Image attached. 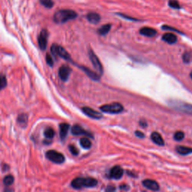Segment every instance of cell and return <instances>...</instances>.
Returning <instances> with one entry per match:
<instances>
[{
	"label": "cell",
	"instance_id": "35",
	"mask_svg": "<svg viewBox=\"0 0 192 192\" xmlns=\"http://www.w3.org/2000/svg\"><path fill=\"white\" fill-rule=\"evenodd\" d=\"M116 191V188H115V186L114 185H108L106 188V192H115Z\"/></svg>",
	"mask_w": 192,
	"mask_h": 192
},
{
	"label": "cell",
	"instance_id": "22",
	"mask_svg": "<svg viewBox=\"0 0 192 192\" xmlns=\"http://www.w3.org/2000/svg\"><path fill=\"white\" fill-rule=\"evenodd\" d=\"M17 122L20 126L25 127L27 125L28 122V116L26 114H22L19 115L18 118H17Z\"/></svg>",
	"mask_w": 192,
	"mask_h": 192
},
{
	"label": "cell",
	"instance_id": "27",
	"mask_svg": "<svg viewBox=\"0 0 192 192\" xmlns=\"http://www.w3.org/2000/svg\"><path fill=\"white\" fill-rule=\"evenodd\" d=\"M168 5L173 9H179L181 8L179 2L177 0H170L168 2Z\"/></svg>",
	"mask_w": 192,
	"mask_h": 192
},
{
	"label": "cell",
	"instance_id": "6",
	"mask_svg": "<svg viewBox=\"0 0 192 192\" xmlns=\"http://www.w3.org/2000/svg\"><path fill=\"white\" fill-rule=\"evenodd\" d=\"M170 106L181 112L186 113L188 114H192V105L182 101H171Z\"/></svg>",
	"mask_w": 192,
	"mask_h": 192
},
{
	"label": "cell",
	"instance_id": "25",
	"mask_svg": "<svg viewBox=\"0 0 192 192\" xmlns=\"http://www.w3.org/2000/svg\"><path fill=\"white\" fill-rule=\"evenodd\" d=\"M40 2L41 5H43L45 8H53V5H54L53 0H40Z\"/></svg>",
	"mask_w": 192,
	"mask_h": 192
},
{
	"label": "cell",
	"instance_id": "24",
	"mask_svg": "<svg viewBox=\"0 0 192 192\" xmlns=\"http://www.w3.org/2000/svg\"><path fill=\"white\" fill-rule=\"evenodd\" d=\"M182 60L185 63L188 64L192 62V54L191 53L188 52H185L184 54L182 55Z\"/></svg>",
	"mask_w": 192,
	"mask_h": 192
},
{
	"label": "cell",
	"instance_id": "20",
	"mask_svg": "<svg viewBox=\"0 0 192 192\" xmlns=\"http://www.w3.org/2000/svg\"><path fill=\"white\" fill-rule=\"evenodd\" d=\"M176 152L179 155H187L192 153V148L185 146H179L176 147Z\"/></svg>",
	"mask_w": 192,
	"mask_h": 192
},
{
	"label": "cell",
	"instance_id": "34",
	"mask_svg": "<svg viewBox=\"0 0 192 192\" xmlns=\"http://www.w3.org/2000/svg\"><path fill=\"white\" fill-rule=\"evenodd\" d=\"M118 15L120 16V17H122L124 19H127V20H133V21H138V20L137 19H134L133 18V17H128V16L125 15V14H118Z\"/></svg>",
	"mask_w": 192,
	"mask_h": 192
},
{
	"label": "cell",
	"instance_id": "15",
	"mask_svg": "<svg viewBox=\"0 0 192 192\" xmlns=\"http://www.w3.org/2000/svg\"><path fill=\"white\" fill-rule=\"evenodd\" d=\"M140 33L146 37H154L157 35V31L150 27H143L140 29Z\"/></svg>",
	"mask_w": 192,
	"mask_h": 192
},
{
	"label": "cell",
	"instance_id": "10",
	"mask_svg": "<svg viewBox=\"0 0 192 192\" xmlns=\"http://www.w3.org/2000/svg\"><path fill=\"white\" fill-rule=\"evenodd\" d=\"M71 72V69L68 65H62L59 70V76L62 81H67L69 80Z\"/></svg>",
	"mask_w": 192,
	"mask_h": 192
},
{
	"label": "cell",
	"instance_id": "13",
	"mask_svg": "<svg viewBox=\"0 0 192 192\" xmlns=\"http://www.w3.org/2000/svg\"><path fill=\"white\" fill-rule=\"evenodd\" d=\"M143 185L144 187L151 190V191H156L159 190V185L158 184L157 182L152 180V179H146L143 182Z\"/></svg>",
	"mask_w": 192,
	"mask_h": 192
},
{
	"label": "cell",
	"instance_id": "39",
	"mask_svg": "<svg viewBox=\"0 0 192 192\" xmlns=\"http://www.w3.org/2000/svg\"><path fill=\"white\" fill-rule=\"evenodd\" d=\"M4 192H13V191H12L11 188H6V189L5 190Z\"/></svg>",
	"mask_w": 192,
	"mask_h": 192
},
{
	"label": "cell",
	"instance_id": "8",
	"mask_svg": "<svg viewBox=\"0 0 192 192\" xmlns=\"http://www.w3.org/2000/svg\"><path fill=\"white\" fill-rule=\"evenodd\" d=\"M47 37L48 32L46 29L41 30L40 35H39L38 41L39 47L41 51H45L47 46Z\"/></svg>",
	"mask_w": 192,
	"mask_h": 192
},
{
	"label": "cell",
	"instance_id": "4",
	"mask_svg": "<svg viewBox=\"0 0 192 192\" xmlns=\"http://www.w3.org/2000/svg\"><path fill=\"white\" fill-rule=\"evenodd\" d=\"M51 51V53H53V55L54 56H60L61 58L64 59L65 60L70 61V62H71V56H70L69 53H68V52L66 51L62 46H60V45H58V44H52Z\"/></svg>",
	"mask_w": 192,
	"mask_h": 192
},
{
	"label": "cell",
	"instance_id": "28",
	"mask_svg": "<svg viewBox=\"0 0 192 192\" xmlns=\"http://www.w3.org/2000/svg\"><path fill=\"white\" fill-rule=\"evenodd\" d=\"M55 135V132L53 130V129L49 128H47L45 131H44V136L48 139H52Z\"/></svg>",
	"mask_w": 192,
	"mask_h": 192
},
{
	"label": "cell",
	"instance_id": "30",
	"mask_svg": "<svg viewBox=\"0 0 192 192\" xmlns=\"http://www.w3.org/2000/svg\"><path fill=\"white\" fill-rule=\"evenodd\" d=\"M184 137H185V134L182 132H176L175 134H174V136H173L174 140L176 141H182V140L184 139Z\"/></svg>",
	"mask_w": 192,
	"mask_h": 192
},
{
	"label": "cell",
	"instance_id": "32",
	"mask_svg": "<svg viewBox=\"0 0 192 192\" xmlns=\"http://www.w3.org/2000/svg\"><path fill=\"white\" fill-rule=\"evenodd\" d=\"M46 62H47V63L48 65H50L51 67H52V66L53 65V59H52V57L51 56V55H50V54H47Z\"/></svg>",
	"mask_w": 192,
	"mask_h": 192
},
{
	"label": "cell",
	"instance_id": "9",
	"mask_svg": "<svg viewBox=\"0 0 192 192\" xmlns=\"http://www.w3.org/2000/svg\"><path fill=\"white\" fill-rule=\"evenodd\" d=\"M83 112L87 116H89V117L92 118V119H99L102 118V114L98 111H96L93 109L90 108V107H83L82 108Z\"/></svg>",
	"mask_w": 192,
	"mask_h": 192
},
{
	"label": "cell",
	"instance_id": "3",
	"mask_svg": "<svg viewBox=\"0 0 192 192\" xmlns=\"http://www.w3.org/2000/svg\"><path fill=\"white\" fill-rule=\"evenodd\" d=\"M124 107L119 103H113L110 105H105L100 107V110L106 114H116L123 112Z\"/></svg>",
	"mask_w": 192,
	"mask_h": 192
},
{
	"label": "cell",
	"instance_id": "12",
	"mask_svg": "<svg viewBox=\"0 0 192 192\" xmlns=\"http://www.w3.org/2000/svg\"><path fill=\"white\" fill-rule=\"evenodd\" d=\"M123 175V170L121 167L115 166L110 171V176L112 179H119Z\"/></svg>",
	"mask_w": 192,
	"mask_h": 192
},
{
	"label": "cell",
	"instance_id": "37",
	"mask_svg": "<svg viewBox=\"0 0 192 192\" xmlns=\"http://www.w3.org/2000/svg\"><path fill=\"white\" fill-rule=\"evenodd\" d=\"M140 125H141L142 127H143V128H146V127L147 126L146 122L144 121V120H141V121L140 122Z\"/></svg>",
	"mask_w": 192,
	"mask_h": 192
},
{
	"label": "cell",
	"instance_id": "40",
	"mask_svg": "<svg viewBox=\"0 0 192 192\" xmlns=\"http://www.w3.org/2000/svg\"><path fill=\"white\" fill-rule=\"evenodd\" d=\"M190 77H191V78L192 79V71L191 72V74H190Z\"/></svg>",
	"mask_w": 192,
	"mask_h": 192
},
{
	"label": "cell",
	"instance_id": "26",
	"mask_svg": "<svg viewBox=\"0 0 192 192\" xmlns=\"http://www.w3.org/2000/svg\"><path fill=\"white\" fill-rule=\"evenodd\" d=\"M14 177L11 175H8L5 177L4 179H3V183L6 186H9L13 184L14 182Z\"/></svg>",
	"mask_w": 192,
	"mask_h": 192
},
{
	"label": "cell",
	"instance_id": "36",
	"mask_svg": "<svg viewBox=\"0 0 192 192\" xmlns=\"http://www.w3.org/2000/svg\"><path fill=\"white\" fill-rule=\"evenodd\" d=\"M135 135L137 136V137H140V138H143V137H144V134H143V132H140V131H136V132H135Z\"/></svg>",
	"mask_w": 192,
	"mask_h": 192
},
{
	"label": "cell",
	"instance_id": "7",
	"mask_svg": "<svg viewBox=\"0 0 192 192\" xmlns=\"http://www.w3.org/2000/svg\"><path fill=\"white\" fill-rule=\"evenodd\" d=\"M89 59H90L92 64L93 67L95 68V69L99 73V74H103V67H102V65L100 62L99 59L98 57L97 56V55L95 53V52L92 50H89Z\"/></svg>",
	"mask_w": 192,
	"mask_h": 192
},
{
	"label": "cell",
	"instance_id": "5",
	"mask_svg": "<svg viewBox=\"0 0 192 192\" xmlns=\"http://www.w3.org/2000/svg\"><path fill=\"white\" fill-rule=\"evenodd\" d=\"M47 159L56 164H62L65 161V156L55 150H49L46 152Z\"/></svg>",
	"mask_w": 192,
	"mask_h": 192
},
{
	"label": "cell",
	"instance_id": "14",
	"mask_svg": "<svg viewBox=\"0 0 192 192\" xmlns=\"http://www.w3.org/2000/svg\"><path fill=\"white\" fill-rule=\"evenodd\" d=\"M87 18L89 23L92 24H98L101 21V16L96 12H90L87 15Z\"/></svg>",
	"mask_w": 192,
	"mask_h": 192
},
{
	"label": "cell",
	"instance_id": "21",
	"mask_svg": "<svg viewBox=\"0 0 192 192\" xmlns=\"http://www.w3.org/2000/svg\"><path fill=\"white\" fill-rule=\"evenodd\" d=\"M110 29H111V25L110 23L103 25V26H101V27L98 29V33L100 35H101V36H105V35H107V34L110 32Z\"/></svg>",
	"mask_w": 192,
	"mask_h": 192
},
{
	"label": "cell",
	"instance_id": "18",
	"mask_svg": "<svg viewBox=\"0 0 192 192\" xmlns=\"http://www.w3.org/2000/svg\"><path fill=\"white\" fill-rule=\"evenodd\" d=\"M70 125L67 123H62L60 125V138L62 141H64L67 137L68 132L69 131Z\"/></svg>",
	"mask_w": 192,
	"mask_h": 192
},
{
	"label": "cell",
	"instance_id": "11",
	"mask_svg": "<svg viewBox=\"0 0 192 192\" xmlns=\"http://www.w3.org/2000/svg\"><path fill=\"white\" fill-rule=\"evenodd\" d=\"M71 133L72 134L75 136H80V135H86L88 136V137H93V136L90 133H89L88 132H86L83 128H82L81 126L78 125H74L71 128Z\"/></svg>",
	"mask_w": 192,
	"mask_h": 192
},
{
	"label": "cell",
	"instance_id": "33",
	"mask_svg": "<svg viewBox=\"0 0 192 192\" xmlns=\"http://www.w3.org/2000/svg\"><path fill=\"white\" fill-rule=\"evenodd\" d=\"M162 29H165V30H172V31L176 32H178V33L182 34V32H181L180 31H179L178 29H173V28L170 27V26H166V25H165V26H162Z\"/></svg>",
	"mask_w": 192,
	"mask_h": 192
},
{
	"label": "cell",
	"instance_id": "2",
	"mask_svg": "<svg viewBox=\"0 0 192 192\" xmlns=\"http://www.w3.org/2000/svg\"><path fill=\"white\" fill-rule=\"evenodd\" d=\"M97 184H98V181L91 177H87V178L78 177L71 182V186L75 189H81L85 187H95Z\"/></svg>",
	"mask_w": 192,
	"mask_h": 192
},
{
	"label": "cell",
	"instance_id": "29",
	"mask_svg": "<svg viewBox=\"0 0 192 192\" xmlns=\"http://www.w3.org/2000/svg\"><path fill=\"white\" fill-rule=\"evenodd\" d=\"M7 86V79L5 75L0 74V91L5 89Z\"/></svg>",
	"mask_w": 192,
	"mask_h": 192
},
{
	"label": "cell",
	"instance_id": "16",
	"mask_svg": "<svg viewBox=\"0 0 192 192\" xmlns=\"http://www.w3.org/2000/svg\"><path fill=\"white\" fill-rule=\"evenodd\" d=\"M162 40L169 44H173L176 43L177 37L173 33H166L163 35Z\"/></svg>",
	"mask_w": 192,
	"mask_h": 192
},
{
	"label": "cell",
	"instance_id": "23",
	"mask_svg": "<svg viewBox=\"0 0 192 192\" xmlns=\"http://www.w3.org/2000/svg\"><path fill=\"white\" fill-rule=\"evenodd\" d=\"M80 143L81 145V146L83 149H86V150H88V149H90L92 146V143L91 141L88 139L87 137H83L80 139Z\"/></svg>",
	"mask_w": 192,
	"mask_h": 192
},
{
	"label": "cell",
	"instance_id": "19",
	"mask_svg": "<svg viewBox=\"0 0 192 192\" xmlns=\"http://www.w3.org/2000/svg\"><path fill=\"white\" fill-rule=\"evenodd\" d=\"M151 139L152 141L155 143V144L159 145V146H164V141L163 140L162 137L159 133L153 132L151 134Z\"/></svg>",
	"mask_w": 192,
	"mask_h": 192
},
{
	"label": "cell",
	"instance_id": "1",
	"mask_svg": "<svg viewBox=\"0 0 192 192\" xmlns=\"http://www.w3.org/2000/svg\"><path fill=\"white\" fill-rule=\"evenodd\" d=\"M78 17V14L73 10L62 9L56 11L53 16V20L56 23L62 24L68 21L74 20Z\"/></svg>",
	"mask_w": 192,
	"mask_h": 192
},
{
	"label": "cell",
	"instance_id": "38",
	"mask_svg": "<svg viewBox=\"0 0 192 192\" xmlns=\"http://www.w3.org/2000/svg\"><path fill=\"white\" fill-rule=\"evenodd\" d=\"M120 188H122V189H123V188H126V190H128V187L127 185H124L120 186Z\"/></svg>",
	"mask_w": 192,
	"mask_h": 192
},
{
	"label": "cell",
	"instance_id": "17",
	"mask_svg": "<svg viewBox=\"0 0 192 192\" xmlns=\"http://www.w3.org/2000/svg\"><path fill=\"white\" fill-rule=\"evenodd\" d=\"M80 69H82L84 71L89 78L92 79L93 80H100V74H98L94 71H92V70L88 69L87 67H84V66H80Z\"/></svg>",
	"mask_w": 192,
	"mask_h": 192
},
{
	"label": "cell",
	"instance_id": "31",
	"mask_svg": "<svg viewBox=\"0 0 192 192\" xmlns=\"http://www.w3.org/2000/svg\"><path fill=\"white\" fill-rule=\"evenodd\" d=\"M69 150L71 152V153L74 155H78L79 154V150H78L76 146H74V145H70L69 146Z\"/></svg>",
	"mask_w": 192,
	"mask_h": 192
}]
</instances>
